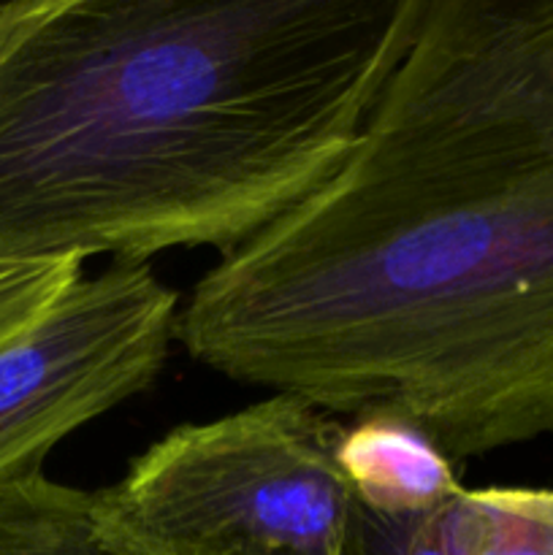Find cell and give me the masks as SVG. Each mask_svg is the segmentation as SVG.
Returning a JSON list of instances; mask_svg holds the SVG:
<instances>
[{
  "mask_svg": "<svg viewBox=\"0 0 553 555\" xmlns=\"http://www.w3.org/2000/svg\"><path fill=\"white\" fill-rule=\"evenodd\" d=\"M173 336L453 464L553 434V0H423L345 160L195 282Z\"/></svg>",
  "mask_w": 553,
  "mask_h": 555,
  "instance_id": "cell-1",
  "label": "cell"
},
{
  "mask_svg": "<svg viewBox=\"0 0 553 555\" xmlns=\"http://www.w3.org/2000/svg\"><path fill=\"white\" fill-rule=\"evenodd\" d=\"M421 9L0 3V260L233 253L345 160Z\"/></svg>",
  "mask_w": 553,
  "mask_h": 555,
  "instance_id": "cell-2",
  "label": "cell"
},
{
  "mask_svg": "<svg viewBox=\"0 0 553 555\" xmlns=\"http://www.w3.org/2000/svg\"><path fill=\"white\" fill-rule=\"evenodd\" d=\"M345 428L291 393L177 426L103 488L155 555H342L356 493Z\"/></svg>",
  "mask_w": 553,
  "mask_h": 555,
  "instance_id": "cell-3",
  "label": "cell"
},
{
  "mask_svg": "<svg viewBox=\"0 0 553 555\" xmlns=\"http://www.w3.org/2000/svg\"><path fill=\"white\" fill-rule=\"evenodd\" d=\"M179 296L150 263L81 276L41 320L0 345V488L160 377Z\"/></svg>",
  "mask_w": 553,
  "mask_h": 555,
  "instance_id": "cell-4",
  "label": "cell"
},
{
  "mask_svg": "<svg viewBox=\"0 0 553 555\" xmlns=\"http://www.w3.org/2000/svg\"><path fill=\"white\" fill-rule=\"evenodd\" d=\"M342 555H553V491L461 486L423 513H383L356 499Z\"/></svg>",
  "mask_w": 553,
  "mask_h": 555,
  "instance_id": "cell-5",
  "label": "cell"
},
{
  "mask_svg": "<svg viewBox=\"0 0 553 555\" xmlns=\"http://www.w3.org/2000/svg\"><path fill=\"white\" fill-rule=\"evenodd\" d=\"M0 555H155L101 491L33 475L0 488Z\"/></svg>",
  "mask_w": 553,
  "mask_h": 555,
  "instance_id": "cell-6",
  "label": "cell"
},
{
  "mask_svg": "<svg viewBox=\"0 0 553 555\" xmlns=\"http://www.w3.org/2000/svg\"><path fill=\"white\" fill-rule=\"evenodd\" d=\"M339 464L358 502L383 513L434 509L461 488L453 461L394 417H358L345 428Z\"/></svg>",
  "mask_w": 553,
  "mask_h": 555,
  "instance_id": "cell-7",
  "label": "cell"
},
{
  "mask_svg": "<svg viewBox=\"0 0 553 555\" xmlns=\"http://www.w3.org/2000/svg\"><path fill=\"white\" fill-rule=\"evenodd\" d=\"M81 260H0V345L41 320L85 276Z\"/></svg>",
  "mask_w": 553,
  "mask_h": 555,
  "instance_id": "cell-8",
  "label": "cell"
}]
</instances>
